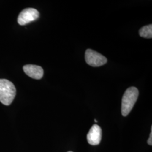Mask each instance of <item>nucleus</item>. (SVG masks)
Instances as JSON below:
<instances>
[{"label":"nucleus","instance_id":"nucleus-6","mask_svg":"<svg viewBox=\"0 0 152 152\" xmlns=\"http://www.w3.org/2000/svg\"><path fill=\"white\" fill-rule=\"evenodd\" d=\"M23 71L27 76L36 80H40L44 75V70L38 65L28 64L23 66Z\"/></svg>","mask_w":152,"mask_h":152},{"label":"nucleus","instance_id":"nucleus-1","mask_svg":"<svg viewBox=\"0 0 152 152\" xmlns=\"http://www.w3.org/2000/svg\"><path fill=\"white\" fill-rule=\"evenodd\" d=\"M139 96V90L135 87H129L125 91L122 99L121 112L126 117L130 113Z\"/></svg>","mask_w":152,"mask_h":152},{"label":"nucleus","instance_id":"nucleus-3","mask_svg":"<svg viewBox=\"0 0 152 152\" xmlns=\"http://www.w3.org/2000/svg\"><path fill=\"white\" fill-rule=\"evenodd\" d=\"M85 60L87 64L94 67L100 66L107 63V59L104 56L91 49L86 51Z\"/></svg>","mask_w":152,"mask_h":152},{"label":"nucleus","instance_id":"nucleus-7","mask_svg":"<svg viewBox=\"0 0 152 152\" xmlns=\"http://www.w3.org/2000/svg\"><path fill=\"white\" fill-rule=\"evenodd\" d=\"M139 35L142 37L151 38L152 37V25L149 24L141 28L139 30Z\"/></svg>","mask_w":152,"mask_h":152},{"label":"nucleus","instance_id":"nucleus-5","mask_svg":"<svg viewBox=\"0 0 152 152\" xmlns=\"http://www.w3.org/2000/svg\"><path fill=\"white\" fill-rule=\"evenodd\" d=\"M102 131L98 125H94L91 127L87 135L88 142L91 145H96L100 144L102 140Z\"/></svg>","mask_w":152,"mask_h":152},{"label":"nucleus","instance_id":"nucleus-9","mask_svg":"<svg viewBox=\"0 0 152 152\" xmlns=\"http://www.w3.org/2000/svg\"><path fill=\"white\" fill-rule=\"evenodd\" d=\"M95 122H98V121H96V120H95Z\"/></svg>","mask_w":152,"mask_h":152},{"label":"nucleus","instance_id":"nucleus-8","mask_svg":"<svg viewBox=\"0 0 152 152\" xmlns=\"http://www.w3.org/2000/svg\"><path fill=\"white\" fill-rule=\"evenodd\" d=\"M148 144L149 145H152V127H151V132L150 134V136L148 140Z\"/></svg>","mask_w":152,"mask_h":152},{"label":"nucleus","instance_id":"nucleus-10","mask_svg":"<svg viewBox=\"0 0 152 152\" xmlns=\"http://www.w3.org/2000/svg\"><path fill=\"white\" fill-rule=\"evenodd\" d=\"M71 152V151H69V152Z\"/></svg>","mask_w":152,"mask_h":152},{"label":"nucleus","instance_id":"nucleus-2","mask_svg":"<svg viewBox=\"0 0 152 152\" xmlns=\"http://www.w3.org/2000/svg\"><path fill=\"white\" fill-rule=\"evenodd\" d=\"M16 95V88L11 81L0 79V102L5 105L11 104Z\"/></svg>","mask_w":152,"mask_h":152},{"label":"nucleus","instance_id":"nucleus-4","mask_svg":"<svg viewBox=\"0 0 152 152\" xmlns=\"http://www.w3.org/2000/svg\"><path fill=\"white\" fill-rule=\"evenodd\" d=\"M39 16V13L36 9L27 8L19 14L18 18V23L20 26H24L30 22L37 20Z\"/></svg>","mask_w":152,"mask_h":152}]
</instances>
